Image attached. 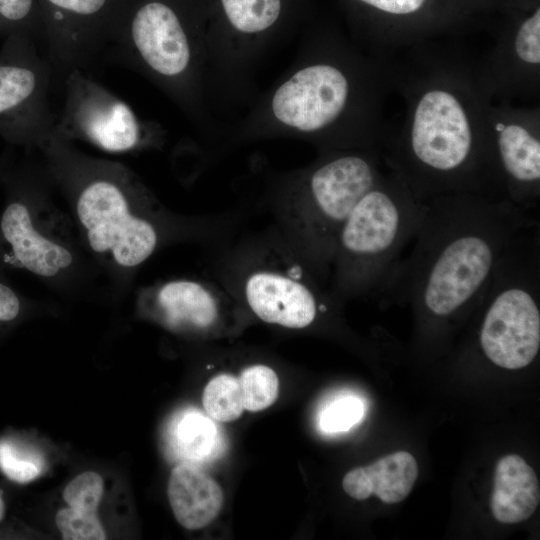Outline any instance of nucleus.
<instances>
[{
  "label": "nucleus",
  "mask_w": 540,
  "mask_h": 540,
  "mask_svg": "<svg viewBox=\"0 0 540 540\" xmlns=\"http://www.w3.org/2000/svg\"><path fill=\"white\" fill-rule=\"evenodd\" d=\"M386 61L390 91L401 96L403 112L382 141L385 165L423 202L451 194L495 199L487 148L493 101L478 61L442 40L414 45Z\"/></svg>",
  "instance_id": "f257e3e1"
},
{
  "label": "nucleus",
  "mask_w": 540,
  "mask_h": 540,
  "mask_svg": "<svg viewBox=\"0 0 540 540\" xmlns=\"http://www.w3.org/2000/svg\"><path fill=\"white\" fill-rule=\"evenodd\" d=\"M391 94L386 59L337 34L302 43L286 73L232 130V140L292 138L319 151L381 149Z\"/></svg>",
  "instance_id": "f03ea898"
},
{
  "label": "nucleus",
  "mask_w": 540,
  "mask_h": 540,
  "mask_svg": "<svg viewBox=\"0 0 540 540\" xmlns=\"http://www.w3.org/2000/svg\"><path fill=\"white\" fill-rule=\"evenodd\" d=\"M533 214L475 194L426 201L411 250L380 297L409 303L423 323H450L471 313L509 242L539 220Z\"/></svg>",
  "instance_id": "7ed1b4c3"
},
{
  "label": "nucleus",
  "mask_w": 540,
  "mask_h": 540,
  "mask_svg": "<svg viewBox=\"0 0 540 540\" xmlns=\"http://www.w3.org/2000/svg\"><path fill=\"white\" fill-rule=\"evenodd\" d=\"M387 170L380 150L319 151L308 165L276 175L268 201L276 230L324 280L338 234L361 197Z\"/></svg>",
  "instance_id": "20e7f679"
},
{
  "label": "nucleus",
  "mask_w": 540,
  "mask_h": 540,
  "mask_svg": "<svg viewBox=\"0 0 540 540\" xmlns=\"http://www.w3.org/2000/svg\"><path fill=\"white\" fill-rule=\"evenodd\" d=\"M140 74L208 126L206 30L183 0H126L105 61Z\"/></svg>",
  "instance_id": "39448f33"
},
{
  "label": "nucleus",
  "mask_w": 540,
  "mask_h": 540,
  "mask_svg": "<svg viewBox=\"0 0 540 540\" xmlns=\"http://www.w3.org/2000/svg\"><path fill=\"white\" fill-rule=\"evenodd\" d=\"M215 275L247 314L283 328H310L342 303L276 229L223 251Z\"/></svg>",
  "instance_id": "423d86ee"
},
{
  "label": "nucleus",
  "mask_w": 540,
  "mask_h": 540,
  "mask_svg": "<svg viewBox=\"0 0 540 540\" xmlns=\"http://www.w3.org/2000/svg\"><path fill=\"white\" fill-rule=\"evenodd\" d=\"M426 202L418 200L392 170L361 197L335 244L330 288L344 302L381 296L411 245Z\"/></svg>",
  "instance_id": "0eeeda50"
},
{
  "label": "nucleus",
  "mask_w": 540,
  "mask_h": 540,
  "mask_svg": "<svg viewBox=\"0 0 540 540\" xmlns=\"http://www.w3.org/2000/svg\"><path fill=\"white\" fill-rule=\"evenodd\" d=\"M41 147L75 192L90 248L124 268L146 261L159 245L160 231L150 215L136 213V204L150 196L140 181L120 165L77 155L68 141L53 135Z\"/></svg>",
  "instance_id": "6e6552de"
},
{
  "label": "nucleus",
  "mask_w": 540,
  "mask_h": 540,
  "mask_svg": "<svg viewBox=\"0 0 540 540\" xmlns=\"http://www.w3.org/2000/svg\"><path fill=\"white\" fill-rule=\"evenodd\" d=\"M62 85L64 105L51 135L68 142L84 141L110 153H133L163 146L166 131L162 125L140 118L92 75L73 70Z\"/></svg>",
  "instance_id": "1a4fd4ad"
},
{
  "label": "nucleus",
  "mask_w": 540,
  "mask_h": 540,
  "mask_svg": "<svg viewBox=\"0 0 540 540\" xmlns=\"http://www.w3.org/2000/svg\"><path fill=\"white\" fill-rule=\"evenodd\" d=\"M356 44L385 59L414 45L462 34L479 17L459 0H347Z\"/></svg>",
  "instance_id": "9d476101"
},
{
  "label": "nucleus",
  "mask_w": 540,
  "mask_h": 540,
  "mask_svg": "<svg viewBox=\"0 0 540 540\" xmlns=\"http://www.w3.org/2000/svg\"><path fill=\"white\" fill-rule=\"evenodd\" d=\"M40 49L34 37L12 33L0 50V134L26 145L41 146L57 119L49 99L53 69Z\"/></svg>",
  "instance_id": "9b49d317"
},
{
  "label": "nucleus",
  "mask_w": 540,
  "mask_h": 540,
  "mask_svg": "<svg viewBox=\"0 0 540 540\" xmlns=\"http://www.w3.org/2000/svg\"><path fill=\"white\" fill-rule=\"evenodd\" d=\"M126 0H38L41 44L54 84L105 61Z\"/></svg>",
  "instance_id": "f8f14e48"
},
{
  "label": "nucleus",
  "mask_w": 540,
  "mask_h": 540,
  "mask_svg": "<svg viewBox=\"0 0 540 540\" xmlns=\"http://www.w3.org/2000/svg\"><path fill=\"white\" fill-rule=\"evenodd\" d=\"M487 148L494 197L534 213L540 201V106L492 102Z\"/></svg>",
  "instance_id": "ddd939ff"
},
{
  "label": "nucleus",
  "mask_w": 540,
  "mask_h": 540,
  "mask_svg": "<svg viewBox=\"0 0 540 540\" xmlns=\"http://www.w3.org/2000/svg\"><path fill=\"white\" fill-rule=\"evenodd\" d=\"M503 20L479 77L493 102L536 104L540 97V0L501 13Z\"/></svg>",
  "instance_id": "4468645a"
},
{
  "label": "nucleus",
  "mask_w": 540,
  "mask_h": 540,
  "mask_svg": "<svg viewBox=\"0 0 540 540\" xmlns=\"http://www.w3.org/2000/svg\"><path fill=\"white\" fill-rule=\"evenodd\" d=\"M149 314L174 331L218 336L239 328L247 312L216 279L179 278L144 294Z\"/></svg>",
  "instance_id": "2eb2a0df"
},
{
  "label": "nucleus",
  "mask_w": 540,
  "mask_h": 540,
  "mask_svg": "<svg viewBox=\"0 0 540 540\" xmlns=\"http://www.w3.org/2000/svg\"><path fill=\"white\" fill-rule=\"evenodd\" d=\"M0 225L15 259L28 271L42 277H54L71 265L72 253L34 227L30 211L22 202L15 201L7 206Z\"/></svg>",
  "instance_id": "dca6fc26"
},
{
  "label": "nucleus",
  "mask_w": 540,
  "mask_h": 540,
  "mask_svg": "<svg viewBox=\"0 0 540 540\" xmlns=\"http://www.w3.org/2000/svg\"><path fill=\"white\" fill-rule=\"evenodd\" d=\"M418 476V466L412 454L397 451L374 463L350 470L342 480L344 491L362 501L372 494L382 502L403 501L411 492Z\"/></svg>",
  "instance_id": "f3484780"
},
{
  "label": "nucleus",
  "mask_w": 540,
  "mask_h": 540,
  "mask_svg": "<svg viewBox=\"0 0 540 540\" xmlns=\"http://www.w3.org/2000/svg\"><path fill=\"white\" fill-rule=\"evenodd\" d=\"M167 493L176 520L190 530L209 525L223 504L218 483L198 467L186 463L172 470Z\"/></svg>",
  "instance_id": "a211bd4d"
},
{
  "label": "nucleus",
  "mask_w": 540,
  "mask_h": 540,
  "mask_svg": "<svg viewBox=\"0 0 540 540\" xmlns=\"http://www.w3.org/2000/svg\"><path fill=\"white\" fill-rule=\"evenodd\" d=\"M540 501L534 470L519 455L503 456L496 464L490 507L494 518L504 524L529 519Z\"/></svg>",
  "instance_id": "6ab92c4d"
},
{
  "label": "nucleus",
  "mask_w": 540,
  "mask_h": 540,
  "mask_svg": "<svg viewBox=\"0 0 540 540\" xmlns=\"http://www.w3.org/2000/svg\"><path fill=\"white\" fill-rule=\"evenodd\" d=\"M207 414L220 422H231L240 417L244 407L238 378L223 373L213 377L202 396Z\"/></svg>",
  "instance_id": "aec40b11"
},
{
  "label": "nucleus",
  "mask_w": 540,
  "mask_h": 540,
  "mask_svg": "<svg viewBox=\"0 0 540 540\" xmlns=\"http://www.w3.org/2000/svg\"><path fill=\"white\" fill-rule=\"evenodd\" d=\"M238 382L243 407L250 412L266 409L278 397L279 379L270 366L250 365L242 370Z\"/></svg>",
  "instance_id": "412c9836"
},
{
  "label": "nucleus",
  "mask_w": 540,
  "mask_h": 540,
  "mask_svg": "<svg viewBox=\"0 0 540 540\" xmlns=\"http://www.w3.org/2000/svg\"><path fill=\"white\" fill-rule=\"evenodd\" d=\"M174 436L177 450L183 457L198 459L211 451L216 429L201 413L188 412L177 422Z\"/></svg>",
  "instance_id": "4be33fe9"
},
{
  "label": "nucleus",
  "mask_w": 540,
  "mask_h": 540,
  "mask_svg": "<svg viewBox=\"0 0 540 540\" xmlns=\"http://www.w3.org/2000/svg\"><path fill=\"white\" fill-rule=\"evenodd\" d=\"M25 33L41 44L38 0H0V35Z\"/></svg>",
  "instance_id": "5701e85b"
},
{
  "label": "nucleus",
  "mask_w": 540,
  "mask_h": 540,
  "mask_svg": "<svg viewBox=\"0 0 540 540\" xmlns=\"http://www.w3.org/2000/svg\"><path fill=\"white\" fill-rule=\"evenodd\" d=\"M103 495V480L92 471L74 478L64 489L63 498L76 511L96 514Z\"/></svg>",
  "instance_id": "b1692460"
},
{
  "label": "nucleus",
  "mask_w": 540,
  "mask_h": 540,
  "mask_svg": "<svg viewBox=\"0 0 540 540\" xmlns=\"http://www.w3.org/2000/svg\"><path fill=\"white\" fill-rule=\"evenodd\" d=\"M56 524L65 540H103L105 531L93 513H84L71 507L63 508L56 515Z\"/></svg>",
  "instance_id": "393cba45"
},
{
  "label": "nucleus",
  "mask_w": 540,
  "mask_h": 540,
  "mask_svg": "<svg viewBox=\"0 0 540 540\" xmlns=\"http://www.w3.org/2000/svg\"><path fill=\"white\" fill-rule=\"evenodd\" d=\"M364 413L362 401L354 396L340 397L329 404L319 418L320 428L327 433H338L358 423Z\"/></svg>",
  "instance_id": "a878e982"
},
{
  "label": "nucleus",
  "mask_w": 540,
  "mask_h": 540,
  "mask_svg": "<svg viewBox=\"0 0 540 540\" xmlns=\"http://www.w3.org/2000/svg\"><path fill=\"white\" fill-rule=\"evenodd\" d=\"M0 468L13 481L26 483L36 478L41 471L40 465L31 459L22 458L8 443H0Z\"/></svg>",
  "instance_id": "bb28decb"
},
{
  "label": "nucleus",
  "mask_w": 540,
  "mask_h": 540,
  "mask_svg": "<svg viewBox=\"0 0 540 540\" xmlns=\"http://www.w3.org/2000/svg\"><path fill=\"white\" fill-rule=\"evenodd\" d=\"M478 17L491 12L504 13L510 9L523 6L535 0H459Z\"/></svg>",
  "instance_id": "cd10ccee"
},
{
  "label": "nucleus",
  "mask_w": 540,
  "mask_h": 540,
  "mask_svg": "<svg viewBox=\"0 0 540 540\" xmlns=\"http://www.w3.org/2000/svg\"><path fill=\"white\" fill-rule=\"evenodd\" d=\"M20 302L12 289L0 283V321L13 320L19 313Z\"/></svg>",
  "instance_id": "c85d7f7f"
},
{
  "label": "nucleus",
  "mask_w": 540,
  "mask_h": 540,
  "mask_svg": "<svg viewBox=\"0 0 540 540\" xmlns=\"http://www.w3.org/2000/svg\"><path fill=\"white\" fill-rule=\"evenodd\" d=\"M4 515V502L0 493V520L2 519Z\"/></svg>",
  "instance_id": "c756f323"
}]
</instances>
